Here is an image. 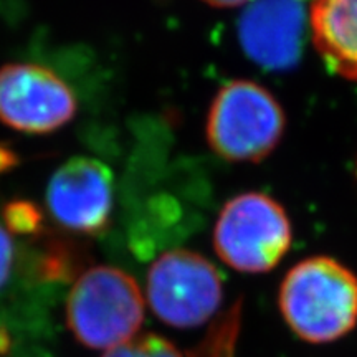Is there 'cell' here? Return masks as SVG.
<instances>
[{
    "label": "cell",
    "instance_id": "obj_1",
    "mask_svg": "<svg viewBox=\"0 0 357 357\" xmlns=\"http://www.w3.org/2000/svg\"><path fill=\"white\" fill-rule=\"evenodd\" d=\"M278 307L301 341H339L357 324V275L336 258H305L281 281Z\"/></svg>",
    "mask_w": 357,
    "mask_h": 357
},
{
    "label": "cell",
    "instance_id": "obj_2",
    "mask_svg": "<svg viewBox=\"0 0 357 357\" xmlns=\"http://www.w3.org/2000/svg\"><path fill=\"white\" fill-rule=\"evenodd\" d=\"M287 113L270 89L252 79L225 83L208 108L205 136L218 158L261 162L283 139Z\"/></svg>",
    "mask_w": 357,
    "mask_h": 357
},
{
    "label": "cell",
    "instance_id": "obj_3",
    "mask_svg": "<svg viewBox=\"0 0 357 357\" xmlns=\"http://www.w3.org/2000/svg\"><path fill=\"white\" fill-rule=\"evenodd\" d=\"M144 298L137 281L121 268L84 270L66 300V324L78 342L91 349H113L141 329Z\"/></svg>",
    "mask_w": 357,
    "mask_h": 357
},
{
    "label": "cell",
    "instance_id": "obj_4",
    "mask_svg": "<svg viewBox=\"0 0 357 357\" xmlns=\"http://www.w3.org/2000/svg\"><path fill=\"white\" fill-rule=\"evenodd\" d=\"M212 242L217 257L231 270L268 273L291 248V220L278 200L263 192H245L222 207Z\"/></svg>",
    "mask_w": 357,
    "mask_h": 357
},
{
    "label": "cell",
    "instance_id": "obj_5",
    "mask_svg": "<svg viewBox=\"0 0 357 357\" xmlns=\"http://www.w3.org/2000/svg\"><path fill=\"white\" fill-rule=\"evenodd\" d=\"M147 303L158 318L177 329L199 328L220 310L222 278L215 265L192 250H169L147 271Z\"/></svg>",
    "mask_w": 357,
    "mask_h": 357
},
{
    "label": "cell",
    "instance_id": "obj_6",
    "mask_svg": "<svg viewBox=\"0 0 357 357\" xmlns=\"http://www.w3.org/2000/svg\"><path fill=\"white\" fill-rule=\"evenodd\" d=\"M73 89L55 71L33 63L0 68V121L29 134H48L77 116Z\"/></svg>",
    "mask_w": 357,
    "mask_h": 357
},
{
    "label": "cell",
    "instance_id": "obj_7",
    "mask_svg": "<svg viewBox=\"0 0 357 357\" xmlns=\"http://www.w3.org/2000/svg\"><path fill=\"white\" fill-rule=\"evenodd\" d=\"M114 202L113 174L101 160L71 158L53 172L47 207L58 225L83 235H96L109 225Z\"/></svg>",
    "mask_w": 357,
    "mask_h": 357
},
{
    "label": "cell",
    "instance_id": "obj_8",
    "mask_svg": "<svg viewBox=\"0 0 357 357\" xmlns=\"http://www.w3.org/2000/svg\"><path fill=\"white\" fill-rule=\"evenodd\" d=\"M306 25L301 0H253L238 22V40L261 68L287 70L300 60Z\"/></svg>",
    "mask_w": 357,
    "mask_h": 357
},
{
    "label": "cell",
    "instance_id": "obj_9",
    "mask_svg": "<svg viewBox=\"0 0 357 357\" xmlns=\"http://www.w3.org/2000/svg\"><path fill=\"white\" fill-rule=\"evenodd\" d=\"M307 25L324 65L357 82V0H312Z\"/></svg>",
    "mask_w": 357,
    "mask_h": 357
},
{
    "label": "cell",
    "instance_id": "obj_10",
    "mask_svg": "<svg viewBox=\"0 0 357 357\" xmlns=\"http://www.w3.org/2000/svg\"><path fill=\"white\" fill-rule=\"evenodd\" d=\"M82 263L83 252L77 243L56 236H47L33 270L37 278L42 281H66L79 273Z\"/></svg>",
    "mask_w": 357,
    "mask_h": 357
},
{
    "label": "cell",
    "instance_id": "obj_11",
    "mask_svg": "<svg viewBox=\"0 0 357 357\" xmlns=\"http://www.w3.org/2000/svg\"><path fill=\"white\" fill-rule=\"evenodd\" d=\"M240 321H242V303H235L213 323L211 333L192 357H231L240 331Z\"/></svg>",
    "mask_w": 357,
    "mask_h": 357
},
{
    "label": "cell",
    "instance_id": "obj_12",
    "mask_svg": "<svg viewBox=\"0 0 357 357\" xmlns=\"http://www.w3.org/2000/svg\"><path fill=\"white\" fill-rule=\"evenodd\" d=\"M102 357H185V354L164 336L144 333L106 351Z\"/></svg>",
    "mask_w": 357,
    "mask_h": 357
},
{
    "label": "cell",
    "instance_id": "obj_13",
    "mask_svg": "<svg viewBox=\"0 0 357 357\" xmlns=\"http://www.w3.org/2000/svg\"><path fill=\"white\" fill-rule=\"evenodd\" d=\"M2 215L8 231L12 234L32 236V238H38L43 235V213L38 205L30 200H10L3 207Z\"/></svg>",
    "mask_w": 357,
    "mask_h": 357
},
{
    "label": "cell",
    "instance_id": "obj_14",
    "mask_svg": "<svg viewBox=\"0 0 357 357\" xmlns=\"http://www.w3.org/2000/svg\"><path fill=\"white\" fill-rule=\"evenodd\" d=\"M13 260H15V247L12 243V236L0 225V289L8 283L12 275Z\"/></svg>",
    "mask_w": 357,
    "mask_h": 357
},
{
    "label": "cell",
    "instance_id": "obj_15",
    "mask_svg": "<svg viewBox=\"0 0 357 357\" xmlns=\"http://www.w3.org/2000/svg\"><path fill=\"white\" fill-rule=\"evenodd\" d=\"M19 154H17L12 147L0 144V174L12 171V169L19 164Z\"/></svg>",
    "mask_w": 357,
    "mask_h": 357
},
{
    "label": "cell",
    "instance_id": "obj_16",
    "mask_svg": "<svg viewBox=\"0 0 357 357\" xmlns=\"http://www.w3.org/2000/svg\"><path fill=\"white\" fill-rule=\"evenodd\" d=\"M202 2L217 8H231V7L245 6V3L253 2V0H202Z\"/></svg>",
    "mask_w": 357,
    "mask_h": 357
}]
</instances>
